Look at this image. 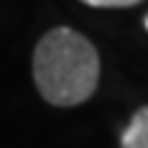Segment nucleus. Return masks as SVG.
I'll list each match as a JSON object with an SVG mask.
<instances>
[{
	"label": "nucleus",
	"instance_id": "7ed1b4c3",
	"mask_svg": "<svg viewBox=\"0 0 148 148\" xmlns=\"http://www.w3.org/2000/svg\"><path fill=\"white\" fill-rule=\"evenodd\" d=\"M82 3L91 8H131V5H138L141 0H82Z\"/></svg>",
	"mask_w": 148,
	"mask_h": 148
},
{
	"label": "nucleus",
	"instance_id": "f257e3e1",
	"mask_svg": "<svg viewBox=\"0 0 148 148\" xmlns=\"http://www.w3.org/2000/svg\"><path fill=\"white\" fill-rule=\"evenodd\" d=\"M32 77L47 104L79 106L99 84L96 47L72 27H54L35 47Z\"/></svg>",
	"mask_w": 148,
	"mask_h": 148
},
{
	"label": "nucleus",
	"instance_id": "f03ea898",
	"mask_svg": "<svg viewBox=\"0 0 148 148\" xmlns=\"http://www.w3.org/2000/svg\"><path fill=\"white\" fill-rule=\"evenodd\" d=\"M121 148H148V106L131 116L126 131L121 133Z\"/></svg>",
	"mask_w": 148,
	"mask_h": 148
},
{
	"label": "nucleus",
	"instance_id": "20e7f679",
	"mask_svg": "<svg viewBox=\"0 0 148 148\" xmlns=\"http://www.w3.org/2000/svg\"><path fill=\"white\" fill-rule=\"evenodd\" d=\"M146 30H148V17H146Z\"/></svg>",
	"mask_w": 148,
	"mask_h": 148
}]
</instances>
